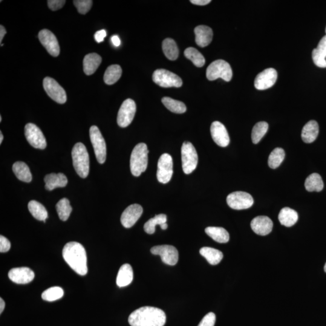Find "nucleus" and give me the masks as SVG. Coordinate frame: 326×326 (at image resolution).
Returning a JSON list of instances; mask_svg holds the SVG:
<instances>
[{
    "instance_id": "f257e3e1",
    "label": "nucleus",
    "mask_w": 326,
    "mask_h": 326,
    "mask_svg": "<svg viewBox=\"0 0 326 326\" xmlns=\"http://www.w3.org/2000/svg\"><path fill=\"white\" fill-rule=\"evenodd\" d=\"M62 256L71 269L78 275L85 276L87 274L86 251L79 242H70L66 244L62 250Z\"/></svg>"
},
{
    "instance_id": "f03ea898",
    "label": "nucleus",
    "mask_w": 326,
    "mask_h": 326,
    "mask_svg": "<svg viewBox=\"0 0 326 326\" xmlns=\"http://www.w3.org/2000/svg\"><path fill=\"white\" fill-rule=\"evenodd\" d=\"M166 322L164 312L159 308L151 307L138 309L128 318L131 326H164Z\"/></svg>"
},
{
    "instance_id": "7ed1b4c3",
    "label": "nucleus",
    "mask_w": 326,
    "mask_h": 326,
    "mask_svg": "<svg viewBox=\"0 0 326 326\" xmlns=\"http://www.w3.org/2000/svg\"><path fill=\"white\" fill-rule=\"evenodd\" d=\"M148 149L145 143H141L135 146L130 159V169L132 174L139 177L145 172L148 164Z\"/></svg>"
},
{
    "instance_id": "20e7f679",
    "label": "nucleus",
    "mask_w": 326,
    "mask_h": 326,
    "mask_svg": "<svg viewBox=\"0 0 326 326\" xmlns=\"http://www.w3.org/2000/svg\"><path fill=\"white\" fill-rule=\"evenodd\" d=\"M75 171L82 178L88 177L89 171V157L87 149L82 143H77L71 152Z\"/></svg>"
},
{
    "instance_id": "39448f33",
    "label": "nucleus",
    "mask_w": 326,
    "mask_h": 326,
    "mask_svg": "<svg viewBox=\"0 0 326 326\" xmlns=\"http://www.w3.org/2000/svg\"><path fill=\"white\" fill-rule=\"evenodd\" d=\"M206 76L209 80H215L221 78L225 81L229 82L233 77L232 69L226 60H216L208 67Z\"/></svg>"
},
{
    "instance_id": "423d86ee",
    "label": "nucleus",
    "mask_w": 326,
    "mask_h": 326,
    "mask_svg": "<svg viewBox=\"0 0 326 326\" xmlns=\"http://www.w3.org/2000/svg\"><path fill=\"white\" fill-rule=\"evenodd\" d=\"M182 167L186 174H191L197 168L198 157L191 143L186 141L181 147Z\"/></svg>"
},
{
    "instance_id": "0eeeda50",
    "label": "nucleus",
    "mask_w": 326,
    "mask_h": 326,
    "mask_svg": "<svg viewBox=\"0 0 326 326\" xmlns=\"http://www.w3.org/2000/svg\"><path fill=\"white\" fill-rule=\"evenodd\" d=\"M153 80L161 87H181L183 81L178 75L164 69L155 70L152 76Z\"/></svg>"
},
{
    "instance_id": "6e6552de",
    "label": "nucleus",
    "mask_w": 326,
    "mask_h": 326,
    "mask_svg": "<svg viewBox=\"0 0 326 326\" xmlns=\"http://www.w3.org/2000/svg\"><path fill=\"white\" fill-rule=\"evenodd\" d=\"M89 136L98 162L103 164L106 161V146L105 141L97 126L91 127L89 129Z\"/></svg>"
},
{
    "instance_id": "1a4fd4ad",
    "label": "nucleus",
    "mask_w": 326,
    "mask_h": 326,
    "mask_svg": "<svg viewBox=\"0 0 326 326\" xmlns=\"http://www.w3.org/2000/svg\"><path fill=\"white\" fill-rule=\"evenodd\" d=\"M43 86L48 96L56 102L63 104L67 102V94L64 89L53 78H44L43 80Z\"/></svg>"
},
{
    "instance_id": "9d476101",
    "label": "nucleus",
    "mask_w": 326,
    "mask_h": 326,
    "mask_svg": "<svg viewBox=\"0 0 326 326\" xmlns=\"http://www.w3.org/2000/svg\"><path fill=\"white\" fill-rule=\"evenodd\" d=\"M26 139L31 146L36 149H44L47 141L41 130L33 123H28L25 126Z\"/></svg>"
},
{
    "instance_id": "9b49d317",
    "label": "nucleus",
    "mask_w": 326,
    "mask_h": 326,
    "mask_svg": "<svg viewBox=\"0 0 326 326\" xmlns=\"http://www.w3.org/2000/svg\"><path fill=\"white\" fill-rule=\"evenodd\" d=\"M227 203L234 210L249 209L254 204L252 196L244 192H235L228 196Z\"/></svg>"
},
{
    "instance_id": "f8f14e48",
    "label": "nucleus",
    "mask_w": 326,
    "mask_h": 326,
    "mask_svg": "<svg viewBox=\"0 0 326 326\" xmlns=\"http://www.w3.org/2000/svg\"><path fill=\"white\" fill-rule=\"evenodd\" d=\"M136 112V104L134 101L128 99L124 101L118 112L117 123L122 128H126L133 120Z\"/></svg>"
},
{
    "instance_id": "ddd939ff",
    "label": "nucleus",
    "mask_w": 326,
    "mask_h": 326,
    "mask_svg": "<svg viewBox=\"0 0 326 326\" xmlns=\"http://www.w3.org/2000/svg\"><path fill=\"white\" fill-rule=\"evenodd\" d=\"M173 175V160L171 155L164 154L158 162L157 177L161 183H168Z\"/></svg>"
},
{
    "instance_id": "4468645a",
    "label": "nucleus",
    "mask_w": 326,
    "mask_h": 326,
    "mask_svg": "<svg viewBox=\"0 0 326 326\" xmlns=\"http://www.w3.org/2000/svg\"><path fill=\"white\" fill-rule=\"evenodd\" d=\"M151 252L153 255L160 256L163 263L166 265L174 266L178 263V252L172 245H158L152 247Z\"/></svg>"
},
{
    "instance_id": "2eb2a0df",
    "label": "nucleus",
    "mask_w": 326,
    "mask_h": 326,
    "mask_svg": "<svg viewBox=\"0 0 326 326\" xmlns=\"http://www.w3.org/2000/svg\"><path fill=\"white\" fill-rule=\"evenodd\" d=\"M38 37L40 42L52 56L57 57L60 53V47L56 37L47 29L39 31Z\"/></svg>"
},
{
    "instance_id": "dca6fc26",
    "label": "nucleus",
    "mask_w": 326,
    "mask_h": 326,
    "mask_svg": "<svg viewBox=\"0 0 326 326\" xmlns=\"http://www.w3.org/2000/svg\"><path fill=\"white\" fill-rule=\"evenodd\" d=\"M278 79V72L275 69L267 68L258 74L255 80V86L258 90H265L272 87Z\"/></svg>"
},
{
    "instance_id": "f3484780",
    "label": "nucleus",
    "mask_w": 326,
    "mask_h": 326,
    "mask_svg": "<svg viewBox=\"0 0 326 326\" xmlns=\"http://www.w3.org/2000/svg\"><path fill=\"white\" fill-rule=\"evenodd\" d=\"M143 212L142 207L138 204H132L127 207L121 216V223L124 227L129 229L134 226Z\"/></svg>"
},
{
    "instance_id": "a211bd4d",
    "label": "nucleus",
    "mask_w": 326,
    "mask_h": 326,
    "mask_svg": "<svg viewBox=\"0 0 326 326\" xmlns=\"http://www.w3.org/2000/svg\"><path fill=\"white\" fill-rule=\"evenodd\" d=\"M8 276L10 281L15 284H27L33 281L34 273L27 267L15 268L9 271Z\"/></svg>"
},
{
    "instance_id": "6ab92c4d",
    "label": "nucleus",
    "mask_w": 326,
    "mask_h": 326,
    "mask_svg": "<svg viewBox=\"0 0 326 326\" xmlns=\"http://www.w3.org/2000/svg\"><path fill=\"white\" fill-rule=\"evenodd\" d=\"M210 132L213 140L218 146L225 148L229 145V135L223 123L217 121L213 122L210 128Z\"/></svg>"
},
{
    "instance_id": "aec40b11",
    "label": "nucleus",
    "mask_w": 326,
    "mask_h": 326,
    "mask_svg": "<svg viewBox=\"0 0 326 326\" xmlns=\"http://www.w3.org/2000/svg\"><path fill=\"white\" fill-rule=\"evenodd\" d=\"M251 227L257 235L266 236L272 231L273 223L271 219L267 216H259L253 219L251 223Z\"/></svg>"
},
{
    "instance_id": "412c9836",
    "label": "nucleus",
    "mask_w": 326,
    "mask_h": 326,
    "mask_svg": "<svg viewBox=\"0 0 326 326\" xmlns=\"http://www.w3.org/2000/svg\"><path fill=\"white\" fill-rule=\"evenodd\" d=\"M195 41L198 46L205 47L211 43L213 30L207 25H199L195 28Z\"/></svg>"
},
{
    "instance_id": "4be33fe9",
    "label": "nucleus",
    "mask_w": 326,
    "mask_h": 326,
    "mask_svg": "<svg viewBox=\"0 0 326 326\" xmlns=\"http://www.w3.org/2000/svg\"><path fill=\"white\" fill-rule=\"evenodd\" d=\"M312 57L317 67L326 68V35L322 37L317 47L314 49Z\"/></svg>"
},
{
    "instance_id": "5701e85b",
    "label": "nucleus",
    "mask_w": 326,
    "mask_h": 326,
    "mask_svg": "<svg viewBox=\"0 0 326 326\" xmlns=\"http://www.w3.org/2000/svg\"><path fill=\"white\" fill-rule=\"evenodd\" d=\"M44 182L45 189L50 191L58 187H65L68 183V180L67 177L62 173L59 174L51 173L45 176Z\"/></svg>"
},
{
    "instance_id": "b1692460",
    "label": "nucleus",
    "mask_w": 326,
    "mask_h": 326,
    "mask_svg": "<svg viewBox=\"0 0 326 326\" xmlns=\"http://www.w3.org/2000/svg\"><path fill=\"white\" fill-rule=\"evenodd\" d=\"M101 62L102 57L99 54L95 53L86 54L83 59V71L88 76L94 74Z\"/></svg>"
},
{
    "instance_id": "393cba45",
    "label": "nucleus",
    "mask_w": 326,
    "mask_h": 326,
    "mask_svg": "<svg viewBox=\"0 0 326 326\" xmlns=\"http://www.w3.org/2000/svg\"><path fill=\"white\" fill-rule=\"evenodd\" d=\"M319 126L315 120H311L306 124L302 132V138L306 143L314 142L318 137Z\"/></svg>"
},
{
    "instance_id": "a878e982",
    "label": "nucleus",
    "mask_w": 326,
    "mask_h": 326,
    "mask_svg": "<svg viewBox=\"0 0 326 326\" xmlns=\"http://www.w3.org/2000/svg\"><path fill=\"white\" fill-rule=\"evenodd\" d=\"M134 278L133 270L129 264H124L118 273L116 283L120 288L125 287L131 284Z\"/></svg>"
},
{
    "instance_id": "bb28decb",
    "label": "nucleus",
    "mask_w": 326,
    "mask_h": 326,
    "mask_svg": "<svg viewBox=\"0 0 326 326\" xmlns=\"http://www.w3.org/2000/svg\"><path fill=\"white\" fill-rule=\"evenodd\" d=\"M298 219V213L289 207L284 208L279 213V220L282 226L292 227L296 224Z\"/></svg>"
},
{
    "instance_id": "cd10ccee",
    "label": "nucleus",
    "mask_w": 326,
    "mask_h": 326,
    "mask_svg": "<svg viewBox=\"0 0 326 326\" xmlns=\"http://www.w3.org/2000/svg\"><path fill=\"white\" fill-rule=\"evenodd\" d=\"M12 169L14 174L20 181L25 182V183H30L32 180V175H31L29 167L25 163L22 162V161H17L13 164Z\"/></svg>"
},
{
    "instance_id": "c85d7f7f",
    "label": "nucleus",
    "mask_w": 326,
    "mask_h": 326,
    "mask_svg": "<svg viewBox=\"0 0 326 326\" xmlns=\"http://www.w3.org/2000/svg\"><path fill=\"white\" fill-rule=\"evenodd\" d=\"M205 232L208 236L219 243H227L229 241V233L224 228L209 227L206 228Z\"/></svg>"
},
{
    "instance_id": "c756f323",
    "label": "nucleus",
    "mask_w": 326,
    "mask_h": 326,
    "mask_svg": "<svg viewBox=\"0 0 326 326\" xmlns=\"http://www.w3.org/2000/svg\"><path fill=\"white\" fill-rule=\"evenodd\" d=\"M202 256L206 258L210 265H218L223 259V254L218 250L210 247H203L200 251Z\"/></svg>"
},
{
    "instance_id": "7c9ffc66",
    "label": "nucleus",
    "mask_w": 326,
    "mask_h": 326,
    "mask_svg": "<svg viewBox=\"0 0 326 326\" xmlns=\"http://www.w3.org/2000/svg\"><path fill=\"white\" fill-rule=\"evenodd\" d=\"M28 209L34 218L45 223V220L48 218V213L42 204L36 201H30L28 204Z\"/></svg>"
},
{
    "instance_id": "2f4dec72",
    "label": "nucleus",
    "mask_w": 326,
    "mask_h": 326,
    "mask_svg": "<svg viewBox=\"0 0 326 326\" xmlns=\"http://www.w3.org/2000/svg\"><path fill=\"white\" fill-rule=\"evenodd\" d=\"M305 188L308 192H321L324 187V183L321 176L319 174H311L305 181Z\"/></svg>"
},
{
    "instance_id": "473e14b6",
    "label": "nucleus",
    "mask_w": 326,
    "mask_h": 326,
    "mask_svg": "<svg viewBox=\"0 0 326 326\" xmlns=\"http://www.w3.org/2000/svg\"><path fill=\"white\" fill-rule=\"evenodd\" d=\"M122 68L119 65H112L106 69L104 74V82L107 85H112L117 82L122 76Z\"/></svg>"
},
{
    "instance_id": "72a5a7b5",
    "label": "nucleus",
    "mask_w": 326,
    "mask_h": 326,
    "mask_svg": "<svg viewBox=\"0 0 326 326\" xmlns=\"http://www.w3.org/2000/svg\"><path fill=\"white\" fill-rule=\"evenodd\" d=\"M163 51L167 58L175 60L178 58L179 50L174 39L167 38L164 40L162 45Z\"/></svg>"
},
{
    "instance_id": "f704fd0d",
    "label": "nucleus",
    "mask_w": 326,
    "mask_h": 326,
    "mask_svg": "<svg viewBox=\"0 0 326 326\" xmlns=\"http://www.w3.org/2000/svg\"><path fill=\"white\" fill-rule=\"evenodd\" d=\"M161 101L169 111L174 112V113L183 114L187 110L185 104L180 101L176 100L168 97H163Z\"/></svg>"
},
{
    "instance_id": "c9c22d12",
    "label": "nucleus",
    "mask_w": 326,
    "mask_h": 326,
    "mask_svg": "<svg viewBox=\"0 0 326 326\" xmlns=\"http://www.w3.org/2000/svg\"><path fill=\"white\" fill-rule=\"evenodd\" d=\"M184 55L191 60L196 67H202L205 64L206 60L200 51L193 47H189L184 51Z\"/></svg>"
},
{
    "instance_id": "e433bc0d",
    "label": "nucleus",
    "mask_w": 326,
    "mask_h": 326,
    "mask_svg": "<svg viewBox=\"0 0 326 326\" xmlns=\"http://www.w3.org/2000/svg\"><path fill=\"white\" fill-rule=\"evenodd\" d=\"M56 210L60 220L66 221L70 217L72 208L67 198H62L57 203Z\"/></svg>"
},
{
    "instance_id": "4c0bfd02",
    "label": "nucleus",
    "mask_w": 326,
    "mask_h": 326,
    "mask_svg": "<svg viewBox=\"0 0 326 326\" xmlns=\"http://www.w3.org/2000/svg\"><path fill=\"white\" fill-rule=\"evenodd\" d=\"M167 222V216L164 214L156 215L154 218L150 219L144 226V230L149 235H152L155 232V227L159 225L161 227Z\"/></svg>"
},
{
    "instance_id": "58836bf2",
    "label": "nucleus",
    "mask_w": 326,
    "mask_h": 326,
    "mask_svg": "<svg viewBox=\"0 0 326 326\" xmlns=\"http://www.w3.org/2000/svg\"><path fill=\"white\" fill-rule=\"evenodd\" d=\"M285 157L284 149L277 148L274 149L268 158V165L271 169H276L281 165Z\"/></svg>"
},
{
    "instance_id": "ea45409f",
    "label": "nucleus",
    "mask_w": 326,
    "mask_h": 326,
    "mask_svg": "<svg viewBox=\"0 0 326 326\" xmlns=\"http://www.w3.org/2000/svg\"><path fill=\"white\" fill-rule=\"evenodd\" d=\"M268 130V124L261 122L256 123L252 130V138L254 144H258L266 134Z\"/></svg>"
},
{
    "instance_id": "a19ab883",
    "label": "nucleus",
    "mask_w": 326,
    "mask_h": 326,
    "mask_svg": "<svg viewBox=\"0 0 326 326\" xmlns=\"http://www.w3.org/2000/svg\"><path fill=\"white\" fill-rule=\"evenodd\" d=\"M64 294L61 288L54 287L48 288L42 294V299L45 301L54 302L61 299Z\"/></svg>"
},
{
    "instance_id": "79ce46f5",
    "label": "nucleus",
    "mask_w": 326,
    "mask_h": 326,
    "mask_svg": "<svg viewBox=\"0 0 326 326\" xmlns=\"http://www.w3.org/2000/svg\"><path fill=\"white\" fill-rule=\"evenodd\" d=\"M73 3L79 13L85 15L91 9L92 5H93V1L91 0H76V1H73Z\"/></svg>"
},
{
    "instance_id": "37998d69",
    "label": "nucleus",
    "mask_w": 326,
    "mask_h": 326,
    "mask_svg": "<svg viewBox=\"0 0 326 326\" xmlns=\"http://www.w3.org/2000/svg\"><path fill=\"white\" fill-rule=\"evenodd\" d=\"M215 322V314L213 313H210L204 317L198 326H214Z\"/></svg>"
},
{
    "instance_id": "c03bdc74",
    "label": "nucleus",
    "mask_w": 326,
    "mask_h": 326,
    "mask_svg": "<svg viewBox=\"0 0 326 326\" xmlns=\"http://www.w3.org/2000/svg\"><path fill=\"white\" fill-rule=\"evenodd\" d=\"M65 0H48V6L51 10L55 11L62 8L65 4Z\"/></svg>"
},
{
    "instance_id": "a18cd8bd",
    "label": "nucleus",
    "mask_w": 326,
    "mask_h": 326,
    "mask_svg": "<svg viewBox=\"0 0 326 326\" xmlns=\"http://www.w3.org/2000/svg\"><path fill=\"white\" fill-rule=\"evenodd\" d=\"M11 244L9 241L4 236H0V252L5 253L10 249Z\"/></svg>"
},
{
    "instance_id": "49530a36",
    "label": "nucleus",
    "mask_w": 326,
    "mask_h": 326,
    "mask_svg": "<svg viewBox=\"0 0 326 326\" xmlns=\"http://www.w3.org/2000/svg\"><path fill=\"white\" fill-rule=\"evenodd\" d=\"M106 36V32L105 30L97 31L94 34V39L98 43L102 42Z\"/></svg>"
},
{
    "instance_id": "de8ad7c7",
    "label": "nucleus",
    "mask_w": 326,
    "mask_h": 326,
    "mask_svg": "<svg viewBox=\"0 0 326 326\" xmlns=\"http://www.w3.org/2000/svg\"><path fill=\"white\" fill-rule=\"evenodd\" d=\"M190 2L192 4L198 5H205L209 4L211 1L210 0H191Z\"/></svg>"
},
{
    "instance_id": "09e8293b",
    "label": "nucleus",
    "mask_w": 326,
    "mask_h": 326,
    "mask_svg": "<svg viewBox=\"0 0 326 326\" xmlns=\"http://www.w3.org/2000/svg\"><path fill=\"white\" fill-rule=\"evenodd\" d=\"M111 41L112 42V44H113V45L115 46V47H119V46L120 45V43H121L120 39L119 36L117 35H114L112 36Z\"/></svg>"
},
{
    "instance_id": "8fccbe9b",
    "label": "nucleus",
    "mask_w": 326,
    "mask_h": 326,
    "mask_svg": "<svg viewBox=\"0 0 326 326\" xmlns=\"http://www.w3.org/2000/svg\"><path fill=\"white\" fill-rule=\"evenodd\" d=\"M6 33V30H5L4 26L1 25L0 26V42H2V39H3L4 36Z\"/></svg>"
},
{
    "instance_id": "3c124183",
    "label": "nucleus",
    "mask_w": 326,
    "mask_h": 326,
    "mask_svg": "<svg viewBox=\"0 0 326 326\" xmlns=\"http://www.w3.org/2000/svg\"><path fill=\"white\" fill-rule=\"evenodd\" d=\"M5 308V302L2 298L0 299V314H2Z\"/></svg>"
},
{
    "instance_id": "603ef678",
    "label": "nucleus",
    "mask_w": 326,
    "mask_h": 326,
    "mask_svg": "<svg viewBox=\"0 0 326 326\" xmlns=\"http://www.w3.org/2000/svg\"><path fill=\"white\" fill-rule=\"evenodd\" d=\"M2 140H3V135H2V132H0V144H1Z\"/></svg>"
},
{
    "instance_id": "864d4df0",
    "label": "nucleus",
    "mask_w": 326,
    "mask_h": 326,
    "mask_svg": "<svg viewBox=\"0 0 326 326\" xmlns=\"http://www.w3.org/2000/svg\"><path fill=\"white\" fill-rule=\"evenodd\" d=\"M324 269H325V272L326 273V264H325V265Z\"/></svg>"
},
{
    "instance_id": "5fc2aeb1",
    "label": "nucleus",
    "mask_w": 326,
    "mask_h": 326,
    "mask_svg": "<svg viewBox=\"0 0 326 326\" xmlns=\"http://www.w3.org/2000/svg\"><path fill=\"white\" fill-rule=\"evenodd\" d=\"M1 121H2V117L1 116H0V122H1Z\"/></svg>"
},
{
    "instance_id": "6e6d98bb",
    "label": "nucleus",
    "mask_w": 326,
    "mask_h": 326,
    "mask_svg": "<svg viewBox=\"0 0 326 326\" xmlns=\"http://www.w3.org/2000/svg\"></svg>"
}]
</instances>
